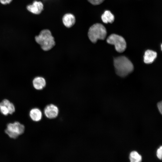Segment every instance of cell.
Wrapping results in <instances>:
<instances>
[{
  "label": "cell",
  "mask_w": 162,
  "mask_h": 162,
  "mask_svg": "<svg viewBox=\"0 0 162 162\" xmlns=\"http://www.w3.org/2000/svg\"><path fill=\"white\" fill-rule=\"evenodd\" d=\"M107 42L114 45L116 50L119 52H122L125 50L127 44L124 39L122 36L115 34H112L108 37Z\"/></svg>",
  "instance_id": "5"
},
{
  "label": "cell",
  "mask_w": 162,
  "mask_h": 162,
  "mask_svg": "<svg viewBox=\"0 0 162 162\" xmlns=\"http://www.w3.org/2000/svg\"><path fill=\"white\" fill-rule=\"evenodd\" d=\"M0 112L4 116H7L9 114L8 108L1 102H0Z\"/></svg>",
  "instance_id": "15"
},
{
  "label": "cell",
  "mask_w": 162,
  "mask_h": 162,
  "mask_svg": "<svg viewBox=\"0 0 162 162\" xmlns=\"http://www.w3.org/2000/svg\"><path fill=\"white\" fill-rule=\"evenodd\" d=\"M44 113L47 118L50 119L54 118L58 116L59 110L56 105L51 104L47 105L45 107Z\"/></svg>",
  "instance_id": "7"
},
{
  "label": "cell",
  "mask_w": 162,
  "mask_h": 162,
  "mask_svg": "<svg viewBox=\"0 0 162 162\" xmlns=\"http://www.w3.org/2000/svg\"><path fill=\"white\" fill-rule=\"evenodd\" d=\"M105 0H88V1L93 5H98L101 4Z\"/></svg>",
  "instance_id": "16"
},
{
  "label": "cell",
  "mask_w": 162,
  "mask_h": 162,
  "mask_svg": "<svg viewBox=\"0 0 162 162\" xmlns=\"http://www.w3.org/2000/svg\"><path fill=\"white\" fill-rule=\"evenodd\" d=\"M1 102L8 108L9 114H13L15 112L16 109L14 105L8 100L5 99L3 100Z\"/></svg>",
  "instance_id": "13"
},
{
  "label": "cell",
  "mask_w": 162,
  "mask_h": 162,
  "mask_svg": "<svg viewBox=\"0 0 162 162\" xmlns=\"http://www.w3.org/2000/svg\"><path fill=\"white\" fill-rule=\"evenodd\" d=\"M62 20L64 25L68 28L72 27L75 24L76 22L75 16L70 13L65 14L62 17Z\"/></svg>",
  "instance_id": "9"
},
{
  "label": "cell",
  "mask_w": 162,
  "mask_h": 162,
  "mask_svg": "<svg viewBox=\"0 0 162 162\" xmlns=\"http://www.w3.org/2000/svg\"><path fill=\"white\" fill-rule=\"evenodd\" d=\"M158 109L161 114H162V102L160 101L158 102L157 104Z\"/></svg>",
  "instance_id": "19"
},
{
  "label": "cell",
  "mask_w": 162,
  "mask_h": 162,
  "mask_svg": "<svg viewBox=\"0 0 162 162\" xmlns=\"http://www.w3.org/2000/svg\"><path fill=\"white\" fill-rule=\"evenodd\" d=\"M29 114L30 118L32 121L36 122L40 121L42 117L41 111L37 108H34L31 109Z\"/></svg>",
  "instance_id": "11"
},
{
  "label": "cell",
  "mask_w": 162,
  "mask_h": 162,
  "mask_svg": "<svg viewBox=\"0 0 162 162\" xmlns=\"http://www.w3.org/2000/svg\"><path fill=\"white\" fill-rule=\"evenodd\" d=\"M34 39L36 42L44 51L50 50L55 45L54 38L51 32L48 29L41 31L38 35L35 36Z\"/></svg>",
  "instance_id": "2"
},
{
  "label": "cell",
  "mask_w": 162,
  "mask_h": 162,
  "mask_svg": "<svg viewBox=\"0 0 162 162\" xmlns=\"http://www.w3.org/2000/svg\"><path fill=\"white\" fill-rule=\"evenodd\" d=\"M101 19L103 22L105 23H112L114 21L115 17L110 11L106 10L102 15Z\"/></svg>",
  "instance_id": "12"
},
{
  "label": "cell",
  "mask_w": 162,
  "mask_h": 162,
  "mask_svg": "<svg viewBox=\"0 0 162 162\" xmlns=\"http://www.w3.org/2000/svg\"><path fill=\"white\" fill-rule=\"evenodd\" d=\"M25 130L24 125L18 122L9 123L5 130V133L10 138L16 139L22 134Z\"/></svg>",
  "instance_id": "4"
},
{
  "label": "cell",
  "mask_w": 162,
  "mask_h": 162,
  "mask_svg": "<svg viewBox=\"0 0 162 162\" xmlns=\"http://www.w3.org/2000/svg\"><path fill=\"white\" fill-rule=\"evenodd\" d=\"M44 5L40 1L34 0L31 4L27 5L26 9L29 12L34 15L40 14L44 9Z\"/></svg>",
  "instance_id": "6"
},
{
  "label": "cell",
  "mask_w": 162,
  "mask_h": 162,
  "mask_svg": "<svg viewBox=\"0 0 162 162\" xmlns=\"http://www.w3.org/2000/svg\"><path fill=\"white\" fill-rule=\"evenodd\" d=\"M32 85L34 88L37 90H41L46 86V82L45 79L40 76L35 77L33 80Z\"/></svg>",
  "instance_id": "8"
},
{
  "label": "cell",
  "mask_w": 162,
  "mask_h": 162,
  "mask_svg": "<svg viewBox=\"0 0 162 162\" xmlns=\"http://www.w3.org/2000/svg\"><path fill=\"white\" fill-rule=\"evenodd\" d=\"M130 160L131 162H139L142 160V156L136 151L131 152L130 154Z\"/></svg>",
  "instance_id": "14"
},
{
  "label": "cell",
  "mask_w": 162,
  "mask_h": 162,
  "mask_svg": "<svg viewBox=\"0 0 162 162\" xmlns=\"http://www.w3.org/2000/svg\"><path fill=\"white\" fill-rule=\"evenodd\" d=\"M157 156L158 158L160 160H161L162 158V147L161 146L158 149L157 151Z\"/></svg>",
  "instance_id": "17"
},
{
  "label": "cell",
  "mask_w": 162,
  "mask_h": 162,
  "mask_svg": "<svg viewBox=\"0 0 162 162\" xmlns=\"http://www.w3.org/2000/svg\"><path fill=\"white\" fill-rule=\"evenodd\" d=\"M157 52L151 50H146L143 56L144 62L146 64H151L154 61L157 57Z\"/></svg>",
  "instance_id": "10"
},
{
  "label": "cell",
  "mask_w": 162,
  "mask_h": 162,
  "mask_svg": "<svg viewBox=\"0 0 162 162\" xmlns=\"http://www.w3.org/2000/svg\"><path fill=\"white\" fill-rule=\"evenodd\" d=\"M13 0H0V3L3 5H6L10 3Z\"/></svg>",
  "instance_id": "18"
},
{
  "label": "cell",
  "mask_w": 162,
  "mask_h": 162,
  "mask_svg": "<svg viewBox=\"0 0 162 162\" xmlns=\"http://www.w3.org/2000/svg\"><path fill=\"white\" fill-rule=\"evenodd\" d=\"M107 34L106 29L103 25L101 23H96L89 28L88 35L91 42L95 43L98 40L105 39Z\"/></svg>",
  "instance_id": "3"
},
{
  "label": "cell",
  "mask_w": 162,
  "mask_h": 162,
  "mask_svg": "<svg viewBox=\"0 0 162 162\" xmlns=\"http://www.w3.org/2000/svg\"><path fill=\"white\" fill-rule=\"evenodd\" d=\"M114 65L116 74L121 77H125L134 69L132 62L126 57L121 56L114 58Z\"/></svg>",
  "instance_id": "1"
}]
</instances>
